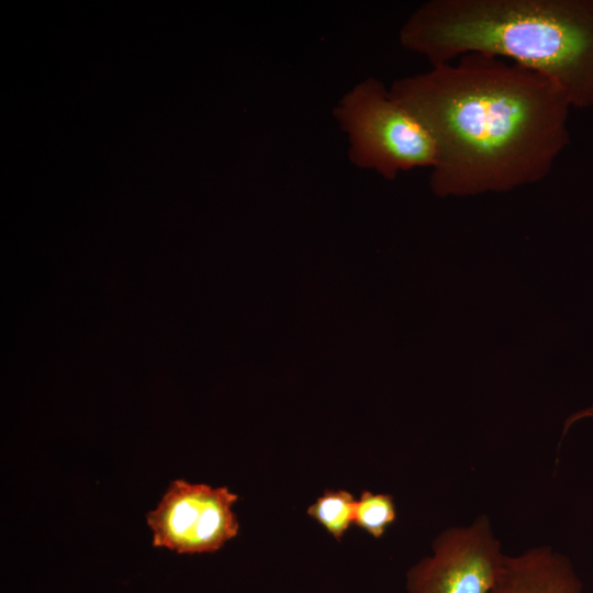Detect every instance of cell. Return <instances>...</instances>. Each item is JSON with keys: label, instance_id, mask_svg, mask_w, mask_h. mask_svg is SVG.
<instances>
[{"label": "cell", "instance_id": "277c9868", "mask_svg": "<svg viewBox=\"0 0 593 593\" xmlns=\"http://www.w3.org/2000/svg\"><path fill=\"white\" fill-rule=\"evenodd\" d=\"M237 500L238 495L226 486L171 481L146 515L153 546L180 555L217 551L238 533L233 511Z\"/></svg>", "mask_w": 593, "mask_h": 593}, {"label": "cell", "instance_id": "9c48e42d", "mask_svg": "<svg viewBox=\"0 0 593 593\" xmlns=\"http://www.w3.org/2000/svg\"><path fill=\"white\" fill-rule=\"evenodd\" d=\"M586 417H593V406L581 410V411H578V412L573 413L572 415H570L564 422L562 435H564L568 432L569 427L573 423H575V422H578V421H580L582 418H586Z\"/></svg>", "mask_w": 593, "mask_h": 593}, {"label": "cell", "instance_id": "52a82bcc", "mask_svg": "<svg viewBox=\"0 0 593 593\" xmlns=\"http://www.w3.org/2000/svg\"><path fill=\"white\" fill-rule=\"evenodd\" d=\"M357 501L345 490H326L307 508V514L340 541L354 523Z\"/></svg>", "mask_w": 593, "mask_h": 593}, {"label": "cell", "instance_id": "3957f363", "mask_svg": "<svg viewBox=\"0 0 593 593\" xmlns=\"http://www.w3.org/2000/svg\"><path fill=\"white\" fill-rule=\"evenodd\" d=\"M348 134L350 160L388 180L400 171L433 168L436 143L427 127L384 85L368 78L344 96L334 111Z\"/></svg>", "mask_w": 593, "mask_h": 593}, {"label": "cell", "instance_id": "ba28073f", "mask_svg": "<svg viewBox=\"0 0 593 593\" xmlns=\"http://www.w3.org/2000/svg\"><path fill=\"white\" fill-rule=\"evenodd\" d=\"M396 519L393 496L387 493L363 491L356 503L354 523L374 538L384 535Z\"/></svg>", "mask_w": 593, "mask_h": 593}, {"label": "cell", "instance_id": "6da1fadb", "mask_svg": "<svg viewBox=\"0 0 593 593\" xmlns=\"http://www.w3.org/2000/svg\"><path fill=\"white\" fill-rule=\"evenodd\" d=\"M389 90L436 143L429 186L440 198L538 182L570 143L572 107L561 88L494 56L465 54L401 78Z\"/></svg>", "mask_w": 593, "mask_h": 593}, {"label": "cell", "instance_id": "5b68a950", "mask_svg": "<svg viewBox=\"0 0 593 593\" xmlns=\"http://www.w3.org/2000/svg\"><path fill=\"white\" fill-rule=\"evenodd\" d=\"M505 556L486 515L452 526L433 542V555L406 573L409 593H489Z\"/></svg>", "mask_w": 593, "mask_h": 593}, {"label": "cell", "instance_id": "7a4b0ae2", "mask_svg": "<svg viewBox=\"0 0 593 593\" xmlns=\"http://www.w3.org/2000/svg\"><path fill=\"white\" fill-rule=\"evenodd\" d=\"M432 66L469 53L507 58L593 108V0H429L400 30Z\"/></svg>", "mask_w": 593, "mask_h": 593}, {"label": "cell", "instance_id": "8992f818", "mask_svg": "<svg viewBox=\"0 0 593 593\" xmlns=\"http://www.w3.org/2000/svg\"><path fill=\"white\" fill-rule=\"evenodd\" d=\"M582 582L571 561L550 546L505 556L489 593H582Z\"/></svg>", "mask_w": 593, "mask_h": 593}]
</instances>
